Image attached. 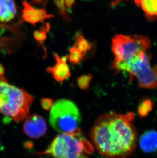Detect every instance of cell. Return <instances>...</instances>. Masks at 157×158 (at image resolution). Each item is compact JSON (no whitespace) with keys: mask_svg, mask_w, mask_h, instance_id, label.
Segmentation results:
<instances>
[{"mask_svg":"<svg viewBox=\"0 0 157 158\" xmlns=\"http://www.w3.org/2000/svg\"><path fill=\"white\" fill-rule=\"evenodd\" d=\"M128 1V0H115V1H113L111 3V5L114 6H116L119 2H120V1Z\"/></svg>","mask_w":157,"mask_h":158,"instance_id":"603a6c76","label":"cell"},{"mask_svg":"<svg viewBox=\"0 0 157 158\" xmlns=\"http://www.w3.org/2000/svg\"><path fill=\"white\" fill-rule=\"evenodd\" d=\"M94 151V146L80 129L74 133L58 135L45 151L38 154L54 158H89L86 155Z\"/></svg>","mask_w":157,"mask_h":158,"instance_id":"3957f363","label":"cell"},{"mask_svg":"<svg viewBox=\"0 0 157 158\" xmlns=\"http://www.w3.org/2000/svg\"><path fill=\"white\" fill-rule=\"evenodd\" d=\"M53 56L56 64L53 67L47 68L46 71L52 74V77L55 81L62 84L64 81L71 76L70 67L66 63L67 55L61 57L57 54L54 53Z\"/></svg>","mask_w":157,"mask_h":158,"instance_id":"9c48e42d","label":"cell"},{"mask_svg":"<svg viewBox=\"0 0 157 158\" xmlns=\"http://www.w3.org/2000/svg\"><path fill=\"white\" fill-rule=\"evenodd\" d=\"M153 103L149 99L143 100L138 106V112L140 116L145 117L151 112L153 109Z\"/></svg>","mask_w":157,"mask_h":158,"instance_id":"2e32d148","label":"cell"},{"mask_svg":"<svg viewBox=\"0 0 157 158\" xmlns=\"http://www.w3.org/2000/svg\"><path fill=\"white\" fill-rule=\"evenodd\" d=\"M47 1V0H33V2L35 4H41V3L45 4Z\"/></svg>","mask_w":157,"mask_h":158,"instance_id":"7402d4cb","label":"cell"},{"mask_svg":"<svg viewBox=\"0 0 157 158\" xmlns=\"http://www.w3.org/2000/svg\"><path fill=\"white\" fill-rule=\"evenodd\" d=\"M23 131L30 138L38 139L46 134L47 125L42 117L33 115L26 120L23 125Z\"/></svg>","mask_w":157,"mask_h":158,"instance_id":"52a82bcc","label":"cell"},{"mask_svg":"<svg viewBox=\"0 0 157 158\" xmlns=\"http://www.w3.org/2000/svg\"><path fill=\"white\" fill-rule=\"evenodd\" d=\"M22 19L34 26L38 23L43 22L46 19L54 17L53 15L48 14L45 9L33 7L25 0L22 1Z\"/></svg>","mask_w":157,"mask_h":158,"instance_id":"ba28073f","label":"cell"},{"mask_svg":"<svg viewBox=\"0 0 157 158\" xmlns=\"http://www.w3.org/2000/svg\"><path fill=\"white\" fill-rule=\"evenodd\" d=\"M17 7L14 0H0V21L8 22L15 18Z\"/></svg>","mask_w":157,"mask_h":158,"instance_id":"8fae6325","label":"cell"},{"mask_svg":"<svg viewBox=\"0 0 157 158\" xmlns=\"http://www.w3.org/2000/svg\"><path fill=\"white\" fill-rule=\"evenodd\" d=\"M49 121L57 131L61 134H70L80 130L81 116L75 103L62 99L57 100L52 106Z\"/></svg>","mask_w":157,"mask_h":158,"instance_id":"5b68a950","label":"cell"},{"mask_svg":"<svg viewBox=\"0 0 157 158\" xmlns=\"http://www.w3.org/2000/svg\"><path fill=\"white\" fill-rule=\"evenodd\" d=\"M140 146L146 152H152L157 150V132L148 131L140 138Z\"/></svg>","mask_w":157,"mask_h":158,"instance_id":"30bf717a","label":"cell"},{"mask_svg":"<svg viewBox=\"0 0 157 158\" xmlns=\"http://www.w3.org/2000/svg\"><path fill=\"white\" fill-rule=\"evenodd\" d=\"M83 1H92V0H83Z\"/></svg>","mask_w":157,"mask_h":158,"instance_id":"d4e9b609","label":"cell"},{"mask_svg":"<svg viewBox=\"0 0 157 158\" xmlns=\"http://www.w3.org/2000/svg\"><path fill=\"white\" fill-rule=\"evenodd\" d=\"M74 46L85 56L86 53L91 50L92 47L91 43L87 40L81 32H77L74 36Z\"/></svg>","mask_w":157,"mask_h":158,"instance_id":"4fadbf2b","label":"cell"},{"mask_svg":"<svg viewBox=\"0 0 157 158\" xmlns=\"http://www.w3.org/2000/svg\"><path fill=\"white\" fill-rule=\"evenodd\" d=\"M134 118L132 112H110L96 120L91 137L99 154L110 158H126L134 152L137 143Z\"/></svg>","mask_w":157,"mask_h":158,"instance_id":"6da1fadb","label":"cell"},{"mask_svg":"<svg viewBox=\"0 0 157 158\" xmlns=\"http://www.w3.org/2000/svg\"><path fill=\"white\" fill-rule=\"evenodd\" d=\"M76 0H64L65 7H66L68 9H71Z\"/></svg>","mask_w":157,"mask_h":158,"instance_id":"ffe728a7","label":"cell"},{"mask_svg":"<svg viewBox=\"0 0 157 158\" xmlns=\"http://www.w3.org/2000/svg\"><path fill=\"white\" fill-rule=\"evenodd\" d=\"M34 100L24 89L11 85L6 78L0 79V113L16 122L27 118Z\"/></svg>","mask_w":157,"mask_h":158,"instance_id":"7a4b0ae2","label":"cell"},{"mask_svg":"<svg viewBox=\"0 0 157 158\" xmlns=\"http://www.w3.org/2000/svg\"><path fill=\"white\" fill-rule=\"evenodd\" d=\"M50 29V25L46 23L42 26L39 30H35L33 32V37L34 39L37 41L38 44L42 45L43 49L46 52L45 47L43 46V43L47 39V34Z\"/></svg>","mask_w":157,"mask_h":158,"instance_id":"5bb4252c","label":"cell"},{"mask_svg":"<svg viewBox=\"0 0 157 158\" xmlns=\"http://www.w3.org/2000/svg\"><path fill=\"white\" fill-rule=\"evenodd\" d=\"M151 55L141 52L127 61H113V69L117 72H127L130 75V81L135 77L140 88L155 89L157 88V64L151 67Z\"/></svg>","mask_w":157,"mask_h":158,"instance_id":"277c9868","label":"cell"},{"mask_svg":"<svg viewBox=\"0 0 157 158\" xmlns=\"http://www.w3.org/2000/svg\"><path fill=\"white\" fill-rule=\"evenodd\" d=\"M135 4L145 13L148 21H154L157 18V0H135Z\"/></svg>","mask_w":157,"mask_h":158,"instance_id":"7c38bea8","label":"cell"},{"mask_svg":"<svg viewBox=\"0 0 157 158\" xmlns=\"http://www.w3.org/2000/svg\"><path fill=\"white\" fill-rule=\"evenodd\" d=\"M69 52L70 54L67 55V59L73 65H76L79 64L85 56L74 46L70 48Z\"/></svg>","mask_w":157,"mask_h":158,"instance_id":"9a60e30c","label":"cell"},{"mask_svg":"<svg viewBox=\"0 0 157 158\" xmlns=\"http://www.w3.org/2000/svg\"><path fill=\"white\" fill-rule=\"evenodd\" d=\"M92 75L91 74L83 75L78 78L77 80L78 87L83 90H88L92 81Z\"/></svg>","mask_w":157,"mask_h":158,"instance_id":"e0dca14e","label":"cell"},{"mask_svg":"<svg viewBox=\"0 0 157 158\" xmlns=\"http://www.w3.org/2000/svg\"><path fill=\"white\" fill-rule=\"evenodd\" d=\"M56 6L58 8V11L64 19L66 22H70L71 19L68 15V13L66 10L64 0H53Z\"/></svg>","mask_w":157,"mask_h":158,"instance_id":"ac0fdd59","label":"cell"},{"mask_svg":"<svg viewBox=\"0 0 157 158\" xmlns=\"http://www.w3.org/2000/svg\"><path fill=\"white\" fill-rule=\"evenodd\" d=\"M111 48L114 61H125L141 52H147L151 48V41L144 36L118 35L112 39Z\"/></svg>","mask_w":157,"mask_h":158,"instance_id":"8992f818","label":"cell"},{"mask_svg":"<svg viewBox=\"0 0 157 158\" xmlns=\"http://www.w3.org/2000/svg\"><path fill=\"white\" fill-rule=\"evenodd\" d=\"M5 68L2 64H0V79H5L6 78L5 77Z\"/></svg>","mask_w":157,"mask_h":158,"instance_id":"44dd1931","label":"cell"},{"mask_svg":"<svg viewBox=\"0 0 157 158\" xmlns=\"http://www.w3.org/2000/svg\"><path fill=\"white\" fill-rule=\"evenodd\" d=\"M3 148L2 146H1V143H0V151L1 150L2 148Z\"/></svg>","mask_w":157,"mask_h":158,"instance_id":"cb8c5ba5","label":"cell"},{"mask_svg":"<svg viewBox=\"0 0 157 158\" xmlns=\"http://www.w3.org/2000/svg\"><path fill=\"white\" fill-rule=\"evenodd\" d=\"M53 101L52 99L42 98L41 100V104L42 107L46 110H49L53 105Z\"/></svg>","mask_w":157,"mask_h":158,"instance_id":"d6986e66","label":"cell"}]
</instances>
